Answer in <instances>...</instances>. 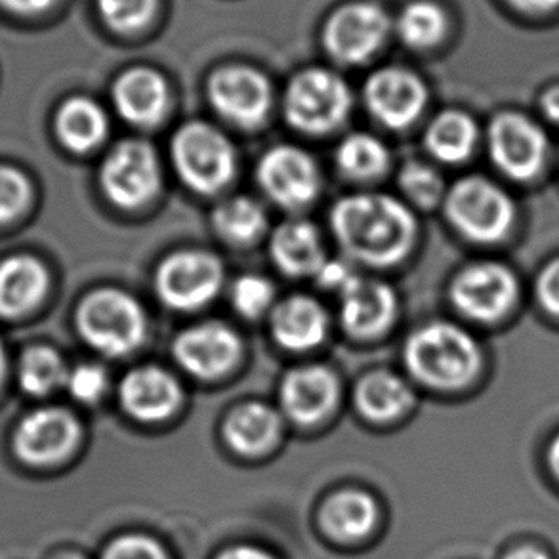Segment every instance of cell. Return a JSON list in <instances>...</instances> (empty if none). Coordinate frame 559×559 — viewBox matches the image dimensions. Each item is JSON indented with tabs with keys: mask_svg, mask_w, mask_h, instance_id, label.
Returning a JSON list of instances; mask_svg holds the SVG:
<instances>
[{
	"mask_svg": "<svg viewBox=\"0 0 559 559\" xmlns=\"http://www.w3.org/2000/svg\"><path fill=\"white\" fill-rule=\"evenodd\" d=\"M331 222L344 250L365 264H395L415 241V218L393 197H346L334 206Z\"/></svg>",
	"mask_w": 559,
	"mask_h": 559,
	"instance_id": "1",
	"label": "cell"
},
{
	"mask_svg": "<svg viewBox=\"0 0 559 559\" xmlns=\"http://www.w3.org/2000/svg\"><path fill=\"white\" fill-rule=\"evenodd\" d=\"M405 361L424 384L459 388L476 377L479 348L461 326L431 323L411 336Z\"/></svg>",
	"mask_w": 559,
	"mask_h": 559,
	"instance_id": "2",
	"label": "cell"
},
{
	"mask_svg": "<svg viewBox=\"0 0 559 559\" xmlns=\"http://www.w3.org/2000/svg\"><path fill=\"white\" fill-rule=\"evenodd\" d=\"M84 341L106 356H127L145 334L142 306L121 290H98L88 296L76 316Z\"/></svg>",
	"mask_w": 559,
	"mask_h": 559,
	"instance_id": "3",
	"label": "cell"
},
{
	"mask_svg": "<svg viewBox=\"0 0 559 559\" xmlns=\"http://www.w3.org/2000/svg\"><path fill=\"white\" fill-rule=\"evenodd\" d=\"M352 109L348 84L325 69L296 76L285 96V114L296 129L321 134L346 121Z\"/></svg>",
	"mask_w": 559,
	"mask_h": 559,
	"instance_id": "4",
	"label": "cell"
},
{
	"mask_svg": "<svg viewBox=\"0 0 559 559\" xmlns=\"http://www.w3.org/2000/svg\"><path fill=\"white\" fill-rule=\"evenodd\" d=\"M173 157L183 182L201 193L218 191L234 176V147L219 130L204 122H191L178 130Z\"/></svg>",
	"mask_w": 559,
	"mask_h": 559,
	"instance_id": "5",
	"label": "cell"
},
{
	"mask_svg": "<svg viewBox=\"0 0 559 559\" xmlns=\"http://www.w3.org/2000/svg\"><path fill=\"white\" fill-rule=\"evenodd\" d=\"M447 211L454 226L477 242L499 241L514 222V203L507 191L476 176L449 191Z\"/></svg>",
	"mask_w": 559,
	"mask_h": 559,
	"instance_id": "6",
	"label": "cell"
},
{
	"mask_svg": "<svg viewBox=\"0 0 559 559\" xmlns=\"http://www.w3.org/2000/svg\"><path fill=\"white\" fill-rule=\"evenodd\" d=\"M222 280L218 258L201 250H183L160 264L157 290L163 302L176 310H195L218 295Z\"/></svg>",
	"mask_w": 559,
	"mask_h": 559,
	"instance_id": "7",
	"label": "cell"
},
{
	"mask_svg": "<svg viewBox=\"0 0 559 559\" xmlns=\"http://www.w3.org/2000/svg\"><path fill=\"white\" fill-rule=\"evenodd\" d=\"M160 173L152 145L129 140L109 153L102 168V183L111 201L127 209L147 203L159 189Z\"/></svg>",
	"mask_w": 559,
	"mask_h": 559,
	"instance_id": "8",
	"label": "cell"
},
{
	"mask_svg": "<svg viewBox=\"0 0 559 559\" xmlns=\"http://www.w3.org/2000/svg\"><path fill=\"white\" fill-rule=\"evenodd\" d=\"M518 298V281L507 265L481 262L466 267L454 280L456 308L476 321H497L507 316Z\"/></svg>",
	"mask_w": 559,
	"mask_h": 559,
	"instance_id": "9",
	"label": "cell"
},
{
	"mask_svg": "<svg viewBox=\"0 0 559 559\" xmlns=\"http://www.w3.org/2000/svg\"><path fill=\"white\" fill-rule=\"evenodd\" d=\"M489 150L495 165L514 180H531L546 159L545 132L520 114H502L489 130Z\"/></svg>",
	"mask_w": 559,
	"mask_h": 559,
	"instance_id": "10",
	"label": "cell"
},
{
	"mask_svg": "<svg viewBox=\"0 0 559 559\" xmlns=\"http://www.w3.org/2000/svg\"><path fill=\"white\" fill-rule=\"evenodd\" d=\"M388 27V15L377 4H348L326 22V50L344 63H361L382 46Z\"/></svg>",
	"mask_w": 559,
	"mask_h": 559,
	"instance_id": "11",
	"label": "cell"
},
{
	"mask_svg": "<svg viewBox=\"0 0 559 559\" xmlns=\"http://www.w3.org/2000/svg\"><path fill=\"white\" fill-rule=\"evenodd\" d=\"M258 178L265 193L288 209L311 203L321 186L318 165L308 153L290 145H281L265 153L258 168Z\"/></svg>",
	"mask_w": 559,
	"mask_h": 559,
	"instance_id": "12",
	"label": "cell"
},
{
	"mask_svg": "<svg viewBox=\"0 0 559 559\" xmlns=\"http://www.w3.org/2000/svg\"><path fill=\"white\" fill-rule=\"evenodd\" d=\"M79 433V424L68 411L40 408L25 416L15 431V453L27 464H53L71 454Z\"/></svg>",
	"mask_w": 559,
	"mask_h": 559,
	"instance_id": "13",
	"label": "cell"
},
{
	"mask_svg": "<svg viewBox=\"0 0 559 559\" xmlns=\"http://www.w3.org/2000/svg\"><path fill=\"white\" fill-rule=\"evenodd\" d=\"M209 91L218 114L239 127H257L272 106V88L265 76L241 66L219 69Z\"/></svg>",
	"mask_w": 559,
	"mask_h": 559,
	"instance_id": "14",
	"label": "cell"
},
{
	"mask_svg": "<svg viewBox=\"0 0 559 559\" xmlns=\"http://www.w3.org/2000/svg\"><path fill=\"white\" fill-rule=\"evenodd\" d=\"M365 98L378 121L392 129H405L426 106V86L405 69H382L369 79Z\"/></svg>",
	"mask_w": 559,
	"mask_h": 559,
	"instance_id": "15",
	"label": "cell"
},
{
	"mask_svg": "<svg viewBox=\"0 0 559 559\" xmlns=\"http://www.w3.org/2000/svg\"><path fill=\"white\" fill-rule=\"evenodd\" d=\"M241 352V342L229 326L211 321L183 331L175 342V356L186 371L214 378L229 371Z\"/></svg>",
	"mask_w": 559,
	"mask_h": 559,
	"instance_id": "16",
	"label": "cell"
},
{
	"mask_svg": "<svg viewBox=\"0 0 559 559\" xmlns=\"http://www.w3.org/2000/svg\"><path fill=\"white\" fill-rule=\"evenodd\" d=\"M341 295L342 321L346 331L357 338L384 333L397 310L392 288L380 281L356 277Z\"/></svg>",
	"mask_w": 559,
	"mask_h": 559,
	"instance_id": "17",
	"label": "cell"
},
{
	"mask_svg": "<svg viewBox=\"0 0 559 559\" xmlns=\"http://www.w3.org/2000/svg\"><path fill=\"white\" fill-rule=\"evenodd\" d=\"M338 382L323 367H302L288 372L281 385V405L298 424H313L334 407Z\"/></svg>",
	"mask_w": 559,
	"mask_h": 559,
	"instance_id": "18",
	"label": "cell"
},
{
	"mask_svg": "<svg viewBox=\"0 0 559 559\" xmlns=\"http://www.w3.org/2000/svg\"><path fill=\"white\" fill-rule=\"evenodd\" d=\"M182 390L167 371L159 367H142L130 372L122 380L121 401L122 407L130 415L144 420L155 423L167 418L175 408L180 405Z\"/></svg>",
	"mask_w": 559,
	"mask_h": 559,
	"instance_id": "19",
	"label": "cell"
},
{
	"mask_svg": "<svg viewBox=\"0 0 559 559\" xmlns=\"http://www.w3.org/2000/svg\"><path fill=\"white\" fill-rule=\"evenodd\" d=\"M115 106L127 121L152 127L168 109V86L153 69H130L115 83Z\"/></svg>",
	"mask_w": 559,
	"mask_h": 559,
	"instance_id": "20",
	"label": "cell"
},
{
	"mask_svg": "<svg viewBox=\"0 0 559 559\" xmlns=\"http://www.w3.org/2000/svg\"><path fill=\"white\" fill-rule=\"evenodd\" d=\"M272 329L275 341L287 349L304 352L316 348L325 338V311L316 300L295 296L275 310Z\"/></svg>",
	"mask_w": 559,
	"mask_h": 559,
	"instance_id": "21",
	"label": "cell"
},
{
	"mask_svg": "<svg viewBox=\"0 0 559 559\" xmlns=\"http://www.w3.org/2000/svg\"><path fill=\"white\" fill-rule=\"evenodd\" d=\"M48 275L35 258H10L0 265V316L15 318L33 310L46 295Z\"/></svg>",
	"mask_w": 559,
	"mask_h": 559,
	"instance_id": "22",
	"label": "cell"
},
{
	"mask_svg": "<svg viewBox=\"0 0 559 559\" xmlns=\"http://www.w3.org/2000/svg\"><path fill=\"white\" fill-rule=\"evenodd\" d=\"M272 257L283 272L295 277L318 275L326 262L318 229L302 219L287 222L273 234Z\"/></svg>",
	"mask_w": 559,
	"mask_h": 559,
	"instance_id": "23",
	"label": "cell"
},
{
	"mask_svg": "<svg viewBox=\"0 0 559 559\" xmlns=\"http://www.w3.org/2000/svg\"><path fill=\"white\" fill-rule=\"evenodd\" d=\"M377 520V502L364 491L336 492L321 510L326 535L346 543L367 537L374 530Z\"/></svg>",
	"mask_w": 559,
	"mask_h": 559,
	"instance_id": "24",
	"label": "cell"
},
{
	"mask_svg": "<svg viewBox=\"0 0 559 559\" xmlns=\"http://www.w3.org/2000/svg\"><path fill=\"white\" fill-rule=\"evenodd\" d=\"M280 415L262 403L235 408L226 423V438L235 451L258 454L270 449L280 438Z\"/></svg>",
	"mask_w": 559,
	"mask_h": 559,
	"instance_id": "25",
	"label": "cell"
},
{
	"mask_svg": "<svg viewBox=\"0 0 559 559\" xmlns=\"http://www.w3.org/2000/svg\"><path fill=\"white\" fill-rule=\"evenodd\" d=\"M58 134L69 150L79 153L91 152L106 138V114L92 99H69L58 114Z\"/></svg>",
	"mask_w": 559,
	"mask_h": 559,
	"instance_id": "26",
	"label": "cell"
},
{
	"mask_svg": "<svg viewBox=\"0 0 559 559\" xmlns=\"http://www.w3.org/2000/svg\"><path fill=\"white\" fill-rule=\"evenodd\" d=\"M357 407L372 420H392L411 405L408 385L392 372L377 371L357 385Z\"/></svg>",
	"mask_w": 559,
	"mask_h": 559,
	"instance_id": "27",
	"label": "cell"
},
{
	"mask_svg": "<svg viewBox=\"0 0 559 559\" xmlns=\"http://www.w3.org/2000/svg\"><path fill=\"white\" fill-rule=\"evenodd\" d=\"M477 142L476 122L461 111H447L431 122L426 144L439 160L462 163L468 159Z\"/></svg>",
	"mask_w": 559,
	"mask_h": 559,
	"instance_id": "28",
	"label": "cell"
},
{
	"mask_svg": "<svg viewBox=\"0 0 559 559\" xmlns=\"http://www.w3.org/2000/svg\"><path fill=\"white\" fill-rule=\"evenodd\" d=\"M214 224L229 241L250 242L264 231L265 214L254 199L234 197L219 204Z\"/></svg>",
	"mask_w": 559,
	"mask_h": 559,
	"instance_id": "29",
	"label": "cell"
},
{
	"mask_svg": "<svg viewBox=\"0 0 559 559\" xmlns=\"http://www.w3.org/2000/svg\"><path fill=\"white\" fill-rule=\"evenodd\" d=\"M400 35L413 48H430L438 45L447 31V17L443 10L428 2L418 0L408 4L400 15Z\"/></svg>",
	"mask_w": 559,
	"mask_h": 559,
	"instance_id": "30",
	"label": "cell"
},
{
	"mask_svg": "<svg viewBox=\"0 0 559 559\" xmlns=\"http://www.w3.org/2000/svg\"><path fill=\"white\" fill-rule=\"evenodd\" d=\"M68 371L60 356L48 348H35L27 352L20 367V380L23 390L33 395H46L58 385L66 384Z\"/></svg>",
	"mask_w": 559,
	"mask_h": 559,
	"instance_id": "31",
	"label": "cell"
},
{
	"mask_svg": "<svg viewBox=\"0 0 559 559\" xmlns=\"http://www.w3.org/2000/svg\"><path fill=\"white\" fill-rule=\"evenodd\" d=\"M338 165L344 173L356 178H372L388 165V152L377 138L369 134H354L346 138L338 147Z\"/></svg>",
	"mask_w": 559,
	"mask_h": 559,
	"instance_id": "32",
	"label": "cell"
},
{
	"mask_svg": "<svg viewBox=\"0 0 559 559\" xmlns=\"http://www.w3.org/2000/svg\"><path fill=\"white\" fill-rule=\"evenodd\" d=\"M107 25L121 33L144 29L155 15L157 0H96Z\"/></svg>",
	"mask_w": 559,
	"mask_h": 559,
	"instance_id": "33",
	"label": "cell"
},
{
	"mask_svg": "<svg viewBox=\"0 0 559 559\" xmlns=\"http://www.w3.org/2000/svg\"><path fill=\"white\" fill-rule=\"evenodd\" d=\"M401 188L420 206H433L445 193V183L441 176L423 163H411L403 168Z\"/></svg>",
	"mask_w": 559,
	"mask_h": 559,
	"instance_id": "34",
	"label": "cell"
},
{
	"mask_svg": "<svg viewBox=\"0 0 559 559\" xmlns=\"http://www.w3.org/2000/svg\"><path fill=\"white\" fill-rule=\"evenodd\" d=\"M273 302V287L270 281L260 275H245L235 283L234 304L245 318L257 319L264 316Z\"/></svg>",
	"mask_w": 559,
	"mask_h": 559,
	"instance_id": "35",
	"label": "cell"
},
{
	"mask_svg": "<svg viewBox=\"0 0 559 559\" xmlns=\"http://www.w3.org/2000/svg\"><path fill=\"white\" fill-rule=\"evenodd\" d=\"M27 178L14 168L0 167V222L15 218L29 203Z\"/></svg>",
	"mask_w": 559,
	"mask_h": 559,
	"instance_id": "36",
	"label": "cell"
},
{
	"mask_svg": "<svg viewBox=\"0 0 559 559\" xmlns=\"http://www.w3.org/2000/svg\"><path fill=\"white\" fill-rule=\"evenodd\" d=\"M66 385L75 400L92 403L98 401L102 393L106 392V372L98 365H79L73 371L68 372Z\"/></svg>",
	"mask_w": 559,
	"mask_h": 559,
	"instance_id": "37",
	"label": "cell"
},
{
	"mask_svg": "<svg viewBox=\"0 0 559 559\" xmlns=\"http://www.w3.org/2000/svg\"><path fill=\"white\" fill-rule=\"evenodd\" d=\"M102 559H168V556L157 540L142 535H127L107 546Z\"/></svg>",
	"mask_w": 559,
	"mask_h": 559,
	"instance_id": "38",
	"label": "cell"
},
{
	"mask_svg": "<svg viewBox=\"0 0 559 559\" xmlns=\"http://www.w3.org/2000/svg\"><path fill=\"white\" fill-rule=\"evenodd\" d=\"M538 298L546 310L559 318V258L546 265L538 277Z\"/></svg>",
	"mask_w": 559,
	"mask_h": 559,
	"instance_id": "39",
	"label": "cell"
},
{
	"mask_svg": "<svg viewBox=\"0 0 559 559\" xmlns=\"http://www.w3.org/2000/svg\"><path fill=\"white\" fill-rule=\"evenodd\" d=\"M356 277L357 275L349 270V265L342 264V262H325L318 272L319 285L331 288V290H338V293L348 287Z\"/></svg>",
	"mask_w": 559,
	"mask_h": 559,
	"instance_id": "40",
	"label": "cell"
},
{
	"mask_svg": "<svg viewBox=\"0 0 559 559\" xmlns=\"http://www.w3.org/2000/svg\"><path fill=\"white\" fill-rule=\"evenodd\" d=\"M56 0H0V7L7 8L14 14H40L52 7Z\"/></svg>",
	"mask_w": 559,
	"mask_h": 559,
	"instance_id": "41",
	"label": "cell"
},
{
	"mask_svg": "<svg viewBox=\"0 0 559 559\" xmlns=\"http://www.w3.org/2000/svg\"><path fill=\"white\" fill-rule=\"evenodd\" d=\"M218 559H273L270 554L254 548V546H235L224 554H219Z\"/></svg>",
	"mask_w": 559,
	"mask_h": 559,
	"instance_id": "42",
	"label": "cell"
},
{
	"mask_svg": "<svg viewBox=\"0 0 559 559\" xmlns=\"http://www.w3.org/2000/svg\"><path fill=\"white\" fill-rule=\"evenodd\" d=\"M514 7L525 12L540 14V12H550L554 8L559 7V0H510Z\"/></svg>",
	"mask_w": 559,
	"mask_h": 559,
	"instance_id": "43",
	"label": "cell"
},
{
	"mask_svg": "<svg viewBox=\"0 0 559 559\" xmlns=\"http://www.w3.org/2000/svg\"><path fill=\"white\" fill-rule=\"evenodd\" d=\"M543 111L548 117V121H552L559 127V86L546 92L545 98H543Z\"/></svg>",
	"mask_w": 559,
	"mask_h": 559,
	"instance_id": "44",
	"label": "cell"
},
{
	"mask_svg": "<svg viewBox=\"0 0 559 559\" xmlns=\"http://www.w3.org/2000/svg\"><path fill=\"white\" fill-rule=\"evenodd\" d=\"M504 559H550V556L543 552L537 546H522V548L512 550Z\"/></svg>",
	"mask_w": 559,
	"mask_h": 559,
	"instance_id": "45",
	"label": "cell"
},
{
	"mask_svg": "<svg viewBox=\"0 0 559 559\" xmlns=\"http://www.w3.org/2000/svg\"><path fill=\"white\" fill-rule=\"evenodd\" d=\"M548 461H550V468H552L554 474L559 479V436L554 439L552 447L548 451Z\"/></svg>",
	"mask_w": 559,
	"mask_h": 559,
	"instance_id": "46",
	"label": "cell"
},
{
	"mask_svg": "<svg viewBox=\"0 0 559 559\" xmlns=\"http://www.w3.org/2000/svg\"><path fill=\"white\" fill-rule=\"evenodd\" d=\"M53 559H84L83 556H81V554H75V552H63V554H60V556H56V558Z\"/></svg>",
	"mask_w": 559,
	"mask_h": 559,
	"instance_id": "47",
	"label": "cell"
},
{
	"mask_svg": "<svg viewBox=\"0 0 559 559\" xmlns=\"http://www.w3.org/2000/svg\"><path fill=\"white\" fill-rule=\"evenodd\" d=\"M2 372H4V352H2V346H0V378H2Z\"/></svg>",
	"mask_w": 559,
	"mask_h": 559,
	"instance_id": "48",
	"label": "cell"
}]
</instances>
